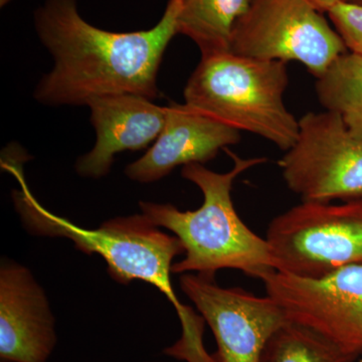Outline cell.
Returning <instances> with one entry per match:
<instances>
[{
	"instance_id": "cell-19",
	"label": "cell",
	"mask_w": 362,
	"mask_h": 362,
	"mask_svg": "<svg viewBox=\"0 0 362 362\" xmlns=\"http://www.w3.org/2000/svg\"><path fill=\"white\" fill-rule=\"evenodd\" d=\"M147 362H153V361H147Z\"/></svg>"
},
{
	"instance_id": "cell-17",
	"label": "cell",
	"mask_w": 362,
	"mask_h": 362,
	"mask_svg": "<svg viewBox=\"0 0 362 362\" xmlns=\"http://www.w3.org/2000/svg\"><path fill=\"white\" fill-rule=\"evenodd\" d=\"M307 2L311 4L312 6L315 7L317 11L322 13H327L328 11L338 4V2H349V0H306Z\"/></svg>"
},
{
	"instance_id": "cell-5",
	"label": "cell",
	"mask_w": 362,
	"mask_h": 362,
	"mask_svg": "<svg viewBox=\"0 0 362 362\" xmlns=\"http://www.w3.org/2000/svg\"><path fill=\"white\" fill-rule=\"evenodd\" d=\"M266 240L276 271L320 278L362 263V199L302 202L271 221Z\"/></svg>"
},
{
	"instance_id": "cell-13",
	"label": "cell",
	"mask_w": 362,
	"mask_h": 362,
	"mask_svg": "<svg viewBox=\"0 0 362 362\" xmlns=\"http://www.w3.org/2000/svg\"><path fill=\"white\" fill-rule=\"evenodd\" d=\"M251 0H183L178 33L189 37L202 56L230 52L233 26Z\"/></svg>"
},
{
	"instance_id": "cell-20",
	"label": "cell",
	"mask_w": 362,
	"mask_h": 362,
	"mask_svg": "<svg viewBox=\"0 0 362 362\" xmlns=\"http://www.w3.org/2000/svg\"><path fill=\"white\" fill-rule=\"evenodd\" d=\"M361 362H362V359H361Z\"/></svg>"
},
{
	"instance_id": "cell-18",
	"label": "cell",
	"mask_w": 362,
	"mask_h": 362,
	"mask_svg": "<svg viewBox=\"0 0 362 362\" xmlns=\"http://www.w3.org/2000/svg\"><path fill=\"white\" fill-rule=\"evenodd\" d=\"M349 2L354 4H358V6H362V0H349Z\"/></svg>"
},
{
	"instance_id": "cell-4",
	"label": "cell",
	"mask_w": 362,
	"mask_h": 362,
	"mask_svg": "<svg viewBox=\"0 0 362 362\" xmlns=\"http://www.w3.org/2000/svg\"><path fill=\"white\" fill-rule=\"evenodd\" d=\"M287 63L232 52L202 56L185 86V104L239 131L288 151L299 136V120L288 110Z\"/></svg>"
},
{
	"instance_id": "cell-2",
	"label": "cell",
	"mask_w": 362,
	"mask_h": 362,
	"mask_svg": "<svg viewBox=\"0 0 362 362\" xmlns=\"http://www.w3.org/2000/svg\"><path fill=\"white\" fill-rule=\"evenodd\" d=\"M6 168L20 183V189L13 192V204L28 232L40 237L66 238L78 251L99 255L117 283L127 285L141 280L153 285L175 306L181 324L180 340L164 349V354L185 362H214L202 339L206 320L181 303L171 282L173 259L185 254L177 237L161 232L143 214L111 218L94 230L81 228L37 201L26 185L21 164L11 162Z\"/></svg>"
},
{
	"instance_id": "cell-12",
	"label": "cell",
	"mask_w": 362,
	"mask_h": 362,
	"mask_svg": "<svg viewBox=\"0 0 362 362\" xmlns=\"http://www.w3.org/2000/svg\"><path fill=\"white\" fill-rule=\"evenodd\" d=\"M88 106L97 141L94 148L76 163V171L83 177H104L110 173L117 153L148 146L165 124L166 107L157 106L139 95L99 97Z\"/></svg>"
},
{
	"instance_id": "cell-14",
	"label": "cell",
	"mask_w": 362,
	"mask_h": 362,
	"mask_svg": "<svg viewBox=\"0 0 362 362\" xmlns=\"http://www.w3.org/2000/svg\"><path fill=\"white\" fill-rule=\"evenodd\" d=\"M318 101L337 113L354 137L362 141V56L346 52L316 78Z\"/></svg>"
},
{
	"instance_id": "cell-7",
	"label": "cell",
	"mask_w": 362,
	"mask_h": 362,
	"mask_svg": "<svg viewBox=\"0 0 362 362\" xmlns=\"http://www.w3.org/2000/svg\"><path fill=\"white\" fill-rule=\"evenodd\" d=\"M296 143L278 161L286 185L303 202L362 199V141L333 112L299 119Z\"/></svg>"
},
{
	"instance_id": "cell-3",
	"label": "cell",
	"mask_w": 362,
	"mask_h": 362,
	"mask_svg": "<svg viewBox=\"0 0 362 362\" xmlns=\"http://www.w3.org/2000/svg\"><path fill=\"white\" fill-rule=\"evenodd\" d=\"M225 150L233 160L228 173H214L199 163L188 164L181 170L183 178L202 190L204 202L199 209L182 211L173 204L150 202H140V209L150 223L175 233L185 247V259L173 264V274L214 278L218 270L235 269L263 280L276 271L270 247L240 220L232 190L238 176L267 159L240 158Z\"/></svg>"
},
{
	"instance_id": "cell-6",
	"label": "cell",
	"mask_w": 362,
	"mask_h": 362,
	"mask_svg": "<svg viewBox=\"0 0 362 362\" xmlns=\"http://www.w3.org/2000/svg\"><path fill=\"white\" fill-rule=\"evenodd\" d=\"M230 52L296 61L317 78L349 49L324 13L306 0H251L233 26Z\"/></svg>"
},
{
	"instance_id": "cell-9",
	"label": "cell",
	"mask_w": 362,
	"mask_h": 362,
	"mask_svg": "<svg viewBox=\"0 0 362 362\" xmlns=\"http://www.w3.org/2000/svg\"><path fill=\"white\" fill-rule=\"evenodd\" d=\"M180 286L216 338L214 362L261 361L267 342L288 321L268 295L221 287L214 278L194 273L182 274Z\"/></svg>"
},
{
	"instance_id": "cell-16",
	"label": "cell",
	"mask_w": 362,
	"mask_h": 362,
	"mask_svg": "<svg viewBox=\"0 0 362 362\" xmlns=\"http://www.w3.org/2000/svg\"><path fill=\"white\" fill-rule=\"evenodd\" d=\"M327 16L349 52L362 56V6L338 2L328 11Z\"/></svg>"
},
{
	"instance_id": "cell-10",
	"label": "cell",
	"mask_w": 362,
	"mask_h": 362,
	"mask_svg": "<svg viewBox=\"0 0 362 362\" xmlns=\"http://www.w3.org/2000/svg\"><path fill=\"white\" fill-rule=\"evenodd\" d=\"M56 322L32 272L8 259L0 266V359L47 362L57 344Z\"/></svg>"
},
{
	"instance_id": "cell-15",
	"label": "cell",
	"mask_w": 362,
	"mask_h": 362,
	"mask_svg": "<svg viewBox=\"0 0 362 362\" xmlns=\"http://www.w3.org/2000/svg\"><path fill=\"white\" fill-rule=\"evenodd\" d=\"M356 358L315 331L287 321L267 342L259 362H354Z\"/></svg>"
},
{
	"instance_id": "cell-11",
	"label": "cell",
	"mask_w": 362,
	"mask_h": 362,
	"mask_svg": "<svg viewBox=\"0 0 362 362\" xmlns=\"http://www.w3.org/2000/svg\"><path fill=\"white\" fill-rule=\"evenodd\" d=\"M240 141V131L194 110L187 104L166 107V120L151 148L125 169L130 180L154 182L177 166L206 164L221 149Z\"/></svg>"
},
{
	"instance_id": "cell-8",
	"label": "cell",
	"mask_w": 362,
	"mask_h": 362,
	"mask_svg": "<svg viewBox=\"0 0 362 362\" xmlns=\"http://www.w3.org/2000/svg\"><path fill=\"white\" fill-rule=\"evenodd\" d=\"M262 281L288 321L315 331L347 354L361 356L362 263L320 278L275 271Z\"/></svg>"
},
{
	"instance_id": "cell-1",
	"label": "cell",
	"mask_w": 362,
	"mask_h": 362,
	"mask_svg": "<svg viewBox=\"0 0 362 362\" xmlns=\"http://www.w3.org/2000/svg\"><path fill=\"white\" fill-rule=\"evenodd\" d=\"M183 0H168L160 21L147 30L114 33L88 23L77 0H45L35 13L40 42L54 66L35 98L49 106H82L96 98L134 94L158 98L157 75L171 40L178 35Z\"/></svg>"
}]
</instances>
